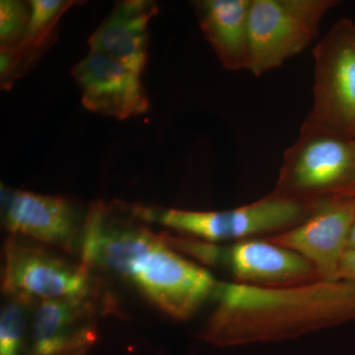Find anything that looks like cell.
I'll return each instance as SVG.
<instances>
[{
  "label": "cell",
  "instance_id": "1",
  "mask_svg": "<svg viewBox=\"0 0 355 355\" xmlns=\"http://www.w3.org/2000/svg\"><path fill=\"white\" fill-rule=\"evenodd\" d=\"M80 244L84 265L125 280L175 319L193 316L218 286L209 270L184 258L168 237L114 220L101 202L89 210Z\"/></svg>",
  "mask_w": 355,
  "mask_h": 355
},
{
  "label": "cell",
  "instance_id": "2",
  "mask_svg": "<svg viewBox=\"0 0 355 355\" xmlns=\"http://www.w3.org/2000/svg\"><path fill=\"white\" fill-rule=\"evenodd\" d=\"M217 306L202 331L217 347L282 342L355 320V282L291 286L218 282Z\"/></svg>",
  "mask_w": 355,
  "mask_h": 355
},
{
  "label": "cell",
  "instance_id": "3",
  "mask_svg": "<svg viewBox=\"0 0 355 355\" xmlns=\"http://www.w3.org/2000/svg\"><path fill=\"white\" fill-rule=\"evenodd\" d=\"M355 193V137L304 121L284 153L273 193L316 203Z\"/></svg>",
  "mask_w": 355,
  "mask_h": 355
},
{
  "label": "cell",
  "instance_id": "4",
  "mask_svg": "<svg viewBox=\"0 0 355 355\" xmlns=\"http://www.w3.org/2000/svg\"><path fill=\"white\" fill-rule=\"evenodd\" d=\"M316 203L270 193L250 205L223 211H191L137 207L135 216L155 221L184 234L209 242L239 240L287 231L310 216Z\"/></svg>",
  "mask_w": 355,
  "mask_h": 355
},
{
  "label": "cell",
  "instance_id": "5",
  "mask_svg": "<svg viewBox=\"0 0 355 355\" xmlns=\"http://www.w3.org/2000/svg\"><path fill=\"white\" fill-rule=\"evenodd\" d=\"M336 0H252L248 22V71L279 69L316 40Z\"/></svg>",
  "mask_w": 355,
  "mask_h": 355
},
{
  "label": "cell",
  "instance_id": "6",
  "mask_svg": "<svg viewBox=\"0 0 355 355\" xmlns=\"http://www.w3.org/2000/svg\"><path fill=\"white\" fill-rule=\"evenodd\" d=\"M313 106L306 121L355 137V25L340 19L313 51Z\"/></svg>",
  "mask_w": 355,
  "mask_h": 355
},
{
  "label": "cell",
  "instance_id": "7",
  "mask_svg": "<svg viewBox=\"0 0 355 355\" xmlns=\"http://www.w3.org/2000/svg\"><path fill=\"white\" fill-rule=\"evenodd\" d=\"M2 288L26 304L86 299L92 289L89 268L74 265L13 236L4 246Z\"/></svg>",
  "mask_w": 355,
  "mask_h": 355
},
{
  "label": "cell",
  "instance_id": "8",
  "mask_svg": "<svg viewBox=\"0 0 355 355\" xmlns=\"http://www.w3.org/2000/svg\"><path fill=\"white\" fill-rule=\"evenodd\" d=\"M355 220V193L320 200L310 216L295 227L268 241L302 254L319 279L334 280Z\"/></svg>",
  "mask_w": 355,
  "mask_h": 355
},
{
  "label": "cell",
  "instance_id": "9",
  "mask_svg": "<svg viewBox=\"0 0 355 355\" xmlns=\"http://www.w3.org/2000/svg\"><path fill=\"white\" fill-rule=\"evenodd\" d=\"M72 76L84 107L93 113L125 120L148 111L140 73L116 58L90 51L73 67Z\"/></svg>",
  "mask_w": 355,
  "mask_h": 355
},
{
  "label": "cell",
  "instance_id": "10",
  "mask_svg": "<svg viewBox=\"0 0 355 355\" xmlns=\"http://www.w3.org/2000/svg\"><path fill=\"white\" fill-rule=\"evenodd\" d=\"M2 221L13 236H24L71 251L79 237L78 216L64 198L1 187Z\"/></svg>",
  "mask_w": 355,
  "mask_h": 355
},
{
  "label": "cell",
  "instance_id": "11",
  "mask_svg": "<svg viewBox=\"0 0 355 355\" xmlns=\"http://www.w3.org/2000/svg\"><path fill=\"white\" fill-rule=\"evenodd\" d=\"M88 298L42 301L29 329V355H86L97 340Z\"/></svg>",
  "mask_w": 355,
  "mask_h": 355
},
{
  "label": "cell",
  "instance_id": "12",
  "mask_svg": "<svg viewBox=\"0 0 355 355\" xmlns=\"http://www.w3.org/2000/svg\"><path fill=\"white\" fill-rule=\"evenodd\" d=\"M229 263L239 284L291 286L319 279L305 257L286 247L261 240H242L229 251Z\"/></svg>",
  "mask_w": 355,
  "mask_h": 355
},
{
  "label": "cell",
  "instance_id": "13",
  "mask_svg": "<svg viewBox=\"0 0 355 355\" xmlns=\"http://www.w3.org/2000/svg\"><path fill=\"white\" fill-rule=\"evenodd\" d=\"M157 13L153 1L120 2L89 39L90 51L116 58L141 74L148 58L147 28Z\"/></svg>",
  "mask_w": 355,
  "mask_h": 355
},
{
  "label": "cell",
  "instance_id": "14",
  "mask_svg": "<svg viewBox=\"0 0 355 355\" xmlns=\"http://www.w3.org/2000/svg\"><path fill=\"white\" fill-rule=\"evenodd\" d=\"M252 0H200L193 8L200 30L224 69L246 70Z\"/></svg>",
  "mask_w": 355,
  "mask_h": 355
},
{
  "label": "cell",
  "instance_id": "15",
  "mask_svg": "<svg viewBox=\"0 0 355 355\" xmlns=\"http://www.w3.org/2000/svg\"><path fill=\"white\" fill-rule=\"evenodd\" d=\"M26 303L11 299L0 312V355H20L28 331Z\"/></svg>",
  "mask_w": 355,
  "mask_h": 355
},
{
  "label": "cell",
  "instance_id": "16",
  "mask_svg": "<svg viewBox=\"0 0 355 355\" xmlns=\"http://www.w3.org/2000/svg\"><path fill=\"white\" fill-rule=\"evenodd\" d=\"M29 3L31 15L23 41H37L55 35L62 14L76 2L64 0H32Z\"/></svg>",
  "mask_w": 355,
  "mask_h": 355
},
{
  "label": "cell",
  "instance_id": "17",
  "mask_svg": "<svg viewBox=\"0 0 355 355\" xmlns=\"http://www.w3.org/2000/svg\"><path fill=\"white\" fill-rule=\"evenodd\" d=\"M30 3L18 0L0 1V43L1 46H17L24 40L29 25Z\"/></svg>",
  "mask_w": 355,
  "mask_h": 355
},
{
  "label": "cell",
  "instance_id": "18",
  "mask_svg": "<svg viewBox=\"0 0 355 355\" xmlns=\"http://www.w3.org/2000/svg\"><path fill=\"white\" fill-rule=\"evenodd\" d=\"M355 282V251H347L343 254L335 279Z\"/></svg>",
  "mask_w": 355,
  "mask_h": 355
},
{
  "label": "cell",
  "instance_id": "19",
  "mask_svg": "<svg viewBox=\"0 0 355 355\" xmlns=\"http://www.w3.org/2000/svg\"><path fill=\"white\" fill-rule=\"evenodd\" d=\"M347 251H355V220L347 240Z\"/></svg>",
  "mask_w": 355,
  "mask_h": 355
}]
</instances>
